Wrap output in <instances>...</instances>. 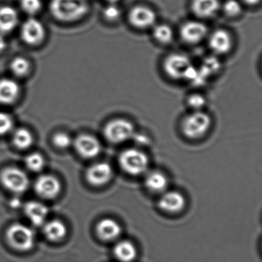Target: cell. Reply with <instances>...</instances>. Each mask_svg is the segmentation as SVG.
Here are the masks:
<instances>
[{
	"label": "cell",
	"instance_id": "cell-1",
	"mask_svg": "<svg viewBox=\"0 0 262 262\" xmlns=\"http://www.w3.org/2000/svg\"><path fill=\"white\" fill-rule=\"evenodd\" d=\"M90 10L88 0H52L50 12L55 19L62 23L79 20Z\"/></svg>",
	"mask_w": 262,
	"mask_h": 262
},
{
	"label": "cell",
	"instance_id": "cell-2",
	"mask_svg": "<svg viewBox=\"0 0 262 262\" xmlns=\"http://www.w3.org/2000/svg\"><path fill=\"white\" fill-rule=\"evenodd\" d=\"M211 123L209 115L205 112L194 111L182 121V133L188 139H200L209 131Z\"/></svg>",
	"mask_w": 262,
	"mask_h": 262
},
{
	"label": "cell",
	"instance_id": "cell-3",
	"mask_svg": "<svg viewBox=\"0 0 262 262\" xmlns=\"http://www.w3.org/2000/svg\"><path fill=\"white\" fill-rule=\"evenodd\" d=\"M119 164L125 172L133 176L143 174L149 165L148 156L137 148H128L121 153Z\"/></svg>",
	"mask_w": 262,
	"mask_h": 262
},
{
	"label": "cell",
	"instance_id": "cell-4",
	"mask_svg": "<svg viewBox=\"0 0 262 262\" xmlns=\"http://www.w3.org/2000/svg\"><path fill=\"white\" fill-rule=\"evenodd\" d=\"M136 132L133 122L125 119H113L105 125L103 129L105 139L114 144L122 143L130 140L133 139Z\"/></svg>",
	"mask_w": 262,
	"mask_h": 262
},
{
	"label": "cell",
	"instance_id": "cell-5",
	"mask_svg": "<svg viewBox=\"0 0 262 262\" xmlns=\"http://www.w3.org/2000/svg\"><path fill=\"white\" fill-rule=\"evenodd\" d=\"M165 73L173 79H188L190 73L194 68L189 58L181 53H173L164 61Z\"/></svg>",
	"mask_w": 262,
	"mask_h": 262
},
{
	"label": "cell",
	"instance_id": "cell-6",
	"mask_svg": "<svg viewBox=\"0 0 262 262\" xmlns=\"http://www.w3.org/2000/svg\"><path fill=\"white\" fill-rule=\"evenodd\" d=\"M7 237L12 247L19 251H29L35 245V234L31 228L22 224H13L9 228Z\"/></svg>",
	"mask_w": 262,
	"mask_h": 262
},
{
	"label": "cell",
	"instance_id": "cell-7",
	"mask_svg": "<svg viewBox=\"0 0 262 262\" xmlns=\"http://www.w3.org/2000/svg\"><path fill=\"white\" fill-rule=\"evenodd\" d=\"M0 179L7 189L16 194L25 192L30 185L27 174L23 170L15 167L4 169L1 173Z\"/></svg>",
	"mask_w": 262,
	"mask_h": 262
},
{
	"label": "cell",
	"instance_id": "cell-8",
	"mask_svg": "<svg viewBox=\"0 0 262 262\" xmlns=\"http://www.w3.org/2000/svg\"><path fill=\"white\" fill-rule=\"evenodd\" d=\"M21 37L27 45L36 47L43 42L46 29L43 24L36 18L27 19L21 28Z\"/></svg>",
	"mask_w": 262,
	"mask_h": 262
},
{
	"label": "cell",
	"instance_id": "cell-9",
	"mask_svg": "<svg viewBox=\"0 0 262 262\" xmlns=\"http://www.w3.org/2000/svg\"><path fill=\"white\" fill-rule=\"evenodd\" d=\"M73 144L76 151L84 159H93L99 156L102 150L100 142L91 135H80Z\"/></svg>",
	"mask_w": 262,
	"mask_h": 262
},
{
	"label": "cell",
	"instance_id": "cell-10",
	"mask_svg": "<svg viewBox=\"0 0 262 262\" xmlns=\"http://www.w3.org/2000/svg\"><path fill=\"white\" fill-rule=\"evenodd\" d=\"M130 24L137 29L151 28L156 25V13L151 9L144 6H138L132 9L128 14Z\"/></svg>",
	"mask_w": 262,
	"mask_h": 262
},
{
	"label": "cell",
	"instance_id": "cell-11",
	"mask_svg": "<svg viewBox=\"0 0 262 262\" xmlns=\"http://www.w3.org/2000/svg\"><path fill=\"white\" fill-rule=\"evenodd\" d=\"M208 28L205 24L198 21L185 23L180 29V36L187 43L196 44L206 37Z\"/></svg>",
	"mask_w": 262,
	"mask_h": 262
},
{
	"label": "cell",
	"instance_id": "cell-12",
	"mask_svg": "<svg viewBox=\"0 0 262 262\" xmlns=\"http://www.w3.org/2000/svg\"><path fill=\"white\" fill-rule=\"evenodd\" d=\"M36 192L45 199H53L60 192L61 185L59 181L54 176L43 174L38 178L35 184Z\"/></svg>",
	"mask_w": 262,
	"mask_h": 262
},
{
	"label": "cell",
	"instance_id": "cell-13",
	"mask_svg": "<svg viewBox=\"0 0 262 262\" xmlns=\"http://www.w3.org/2000/svg\"><path fill=\"white\" fill-rule=\"evenodd\" d=\"M113 177V168L106 162H98L89 168L86 171L87 180L96 186L105 185Z\"/></svg>",
	"mask_w": 262,
	"mask_h": 262
},
{
	"label": "cell",
	"instance_id": "cell-14",
	"mask_svg": "<svg viewBox=\"0 0 262 262\" xmlns=\"http://www.w3.org/2000/svg\"><path fill=\"white\" fill-rule=\"evenodd\" d=\"M20 93V85L17 81L10 78L0 79V104L9 105L15 103Z\"/></svg>",
	"mask_w": 262,
	"mask_h": 262
},
{
	"label": "cell",
	"instance_id": "cell-15",
	"mask_svg": "<svg viewBox=\"0 0 262 262\" xmlns=\"http://www.w3.org/2000/svg\"><path fill=\"white\" fill-rule=\"evenodd\" d=\"M232 38L226 30H217L211 33L208 40L209 47L214 53L224 55L232 48Z\"/></svg>",
	"mask_w": 262,
	"mask_h": 262
},
{
	"label": "cell",
	"instance_id": "cell-16",
	"mask_svg": "<svg viewBox=\"0 0 262 262\" xmlns=\"http://www.w3.org/2000/svg\"><path fill=\"white\" fill-rule=\"evenodd\" d=\"M159 205L162 210L167 212H179L185 206V198L177 191H167L161 196Z\"/></svg>",
	"mask_w": 262,
	"mask_h": 262
},
{
	"label": "cell",
	"instance_id": "cell-17",
	"mask_svg": "<svg viewBox=\"0 0 262 262\" xmlns=\"http://www.w3.org/2000/svg\"><path fill=\"white\" fill-rule=\"evenodd\" d=\"M19 23V14L13 7L4 6L0 7V33L3 35L11 33Z\"/></svg>",
	"mask_w": 262,
	"mask_h": 262
},
{
	"label": "cell",
	"instance_id": "cell-18",
	"mask_svg": "<svg viewBox=\"0 0 262 262\" xmlns=\"http://www.w3.org/2000/svg\"><path fill=\"white\" fill-rule=\"evenodd\" d=\"M25 214L35 226H42L46 223L49 214L48 208L38 202H30L25 205Z\"/></svg>",
	"mask_w": 262,
	"mask_h": 262
},
{
	"label": "cell",
	"instance_id": "cell-19",
	"mask_svg": "<svg viewBox=\"0 0 262 262\" xmlns=\"http://www.w3.org/2000/svg\"><path fill=\"white\" fill-rule=\"evenodd\" d=\"M219 0H193L191 9L196 16L200 18L213 17L220 10Z\"/></svg>",
	"mask_w": 262,
	"mask_h": 262
},
{
	"label": "cell",
	"instance_id": "cell-20",
	"mask_svg": "<svg viewBox=\"0 0 262 262\" xmlns=\"http://www.w3.org/2000/svg\"><path fill=\"white\" fill-rule=\"evenodd\" d=\"M122 232L120 225L112 219H104L97 225V233L101 238L113 241L117 238Z\"/></svg>",
	"mask_w": 262,
	"mask_h": 262
},
{
	"label": "cell",
	"instance_id": "cell-21",
	"mask_svg": "<svg viewBox=\"0 0 262 262\" xmlns=\"http://www.w3.org/2000/svg\"><path fill=\"white\" fill-rule=\"evenodd\" d=\"M67 226L59 220L50 221L44 224L43 233L46 237L52 242H58L64 238L67 234Z\"/></svg>",
	"mask_w": 262,
	"mask_h": 262
},
{
	"label": "cell",
	"instance_id": "cell-22",
	"mask_svg": "<svg viewBox=\"0 0 262 262\" xmlns=\"http://www.w3.org/2000/svg\"><path fill=\"white\" fill-rule=\"evenodd\" d=\"M114 254L116 258L122 262H132L137 255L136 247L128 241H121L116 244L114 248Z\"/></svg>",
	"mask_w": 262,
	"mask_h": 262
},
{
	"label": "cell",
	"instance_id": "cell-23",
	"mask_svg": "<svg viewBox=\"0 0 262 262\" xmlns=\"http://www.w3.org/2000/svg\"><path fill=\"white\" fill-rule=\"evenodd\" d=\"M145 185L154 192H162L166 189L168 180L165 174L160 171H153L145 176Z\"/></svg>",
	"mask_w": 262,
	"mask_h": 262
},
{
	"label": "cell",
	"instance_id": "cell-24",
	"mask_svg": "<svg viewBox=\"0 0 262 262\" xmlns=\"http://www.w3.org/2000/svg\"><path fill=\"white\" fill-rule=\"evenodd\" d=\"M13 142L19 149L30 148L34 142L33 133L26 128H19L13 133Z\"/></svg>",
	"mask_w": 262,
	"mask_h": 262
},
{
	"label": "cell",
	"instance_id": "cell-25",
	"mask_svg": "<svg viewBox=\"0 0 262 262\" xmlns=\"http://www.w3.org/2000/svg\"><path fill=\"white\" fill-rule=\"evenodd\" d=\"M30 62L28 59L22 56L14 58L10 62V68L12 73L16 77L24 78L29 74L30 71Z\"/></svg>",
	"mask_w": 262,
	"mask_h": 262
},
{
	"label": "cell",
	"instance_id": "cell-26",
	"mask_svg": "<svg viewBox=\"0 0 262 262\" xmlns=\"http://www.w3.org/2000/svg\"><path fill=\"white\" fill-rule=\"evenodd\" d=\"M153 37L161 44H168L172 41L174 33L172 29L167 25L160 24L155 26L153 29Z\"/></svg>",
	"mask_w": 262,
	"mask_h": 262
},
{
	"label": "cell",
	"instance_id": "cell-27",
	"mask_svg": "<svg viewBox=\"0 0 262 262\" xmlns=\"http://www.w3.org/2000/svg\"><path fill=\"white\" fill-rule=\"evenodd\" d=\"M25 163L30 171H39L45 166L46 162L42 155L38 152H33L27 156Z\"/></svg>",
	"mask_w": 262,
	"mask_h": 262
},
{
	"label": "cell",
	"instance_id": "cell-28",
	"mask_svg": "<svg viewBox=\"0 0 262 262\" xmlns=\"http://www.w3.org/2000/svg\"><path fill=\"white\" fill-rule=\"evenodd\" d=\"M20 7L24 13L35 16L42 10V0H20Z\"/></svg>",
	"mask_w": 262,
	"mask_h": 262
},
{
	"label": "cell",
	"instance_id": "cell-29",
	"mask_svg": "<svg viewBox=\"0 0 262 262\" xmlns=\"http://www.w3.org/2000/svg\"><path fill=\"white\" fill-rule=\"evenodd\" d=\"M14 120L9 113L0 111V136H5L13 131Z\"/></svg>",
	"mask_w": 262,
	"mask_h": 262
},
{
	"label": "cell",
	"instance_id": "cell-30",
	"mask_svg": "<svg viewBox=\"0 0 262 262\" xmlns=\"http://www.w3.org/2000/svg\"><path fill=\"white\" fill-rule=\"evenodd\" d=\"M222 9L225 14L229 17H237L242 12V5L237 0H228Z\"/></svg>",
	"mask_w": 262,
	"mask_h": 262
},
{
	"label": "cell",
	"instance_id": "cell-31",
	"mask_svg": "<svg viewBox=\"0 0 262 262\" xmlns=\"http://www.w3.org/2000/svg\"><path fill=\"white\" fill-rule=\"evenodd\" d=\"M187 103L194 111H202V108L206 105L207 101L203 95L194 93L188 96Z\"/></svg>",
	"mask_w": 262,
	"mask_h": 262
},
{
	"label": "cell",
	"instance_id": "cell-32",
	"mask_svg": "<svg viewBox=\"0 0 262 262\" xmlns=\"http://www.w3.org/2000/svg\"><path fill=\"white\" fill-rule=\"evenodd\" d=\"M53 142L55 146L61 148V149H65V148H69L73 143L72 138L70 137V135L63 133V132H59V133H56L53 136Z\"/></svg>",
	"mask_w": 262,
	"mask_h": 262
},
{
	"label": "cell",
	"instance_id": "cell-33",
	"mask_svg": "<svg viewBox=\"0 0 262 262\" xmlns=\"http://www.w3.org/2000/svg\"><path fill=\"white\" fill-rule=\"evenodd\" d=\"M104 17L107 20L114 22L118 20L121 16V10L116 4H110L108 7H105L103 11Z\"/></svg>",
	"mask_w": 262,
	"mask_h": 262
},
{
	"label": "cell",
	"instance_id": "cell-34",
	"mask_svg": "<svg viewBox=\"0 0 262 262\" xmlns=\"http://www.w3.org/2000/svg\"><path fill=\"white\" fill-rule=\"evenodd\" d=\"M7 47V39H6L4 35L0 33V53H2L3 52L5 51Z\"/></svg>",
	"mask_w": 262,
	"mask_h": 262
},
{
	"label": "cell",
	"instance_id": "cell-35",
	"mask_svg": "<svg viewBox=\"0 0 262 262\" xmlns=\"http://www.w3.org/2000/svg\"><path fill=\"white\" fill-rule=\"evenodd\" d=\"M244 2L249 6H255L260 2V0H243Z\"/></svg>",
	"mask_w": 262,
	"mask_h": 262
},
{
	"label": "cell",
	"instance_id": "cell-36",
	"mask_svg": "<svg viewBox=\"0 0 262 262\" xmlns=\"http://www.w3.org/2000/svg\"><path fill=\"white\" fill-rule=\"evenodd\" d=\"M19 204H20V202H19V199H13L11 201V206L13 208H18Z\"/></svg>",
	"mask_w": 262,
	"mask_h": 262
},
{
	"label": "cell",
	"instance_id": "cell-37",
	"mask_svg": "<svg viewBox=\"0 0 262 262\" xmlns=\"http://www.w3.org/2000/svg\"><path fill=\"white\" fill-rule=\"evenodd\" d=\"M106 1H108V2L111 4H116L117 3H119V1H121V0H106Z\"/></svg>",
	"mask_w": 262,
	"mask_h": 262
}]
</instances>
